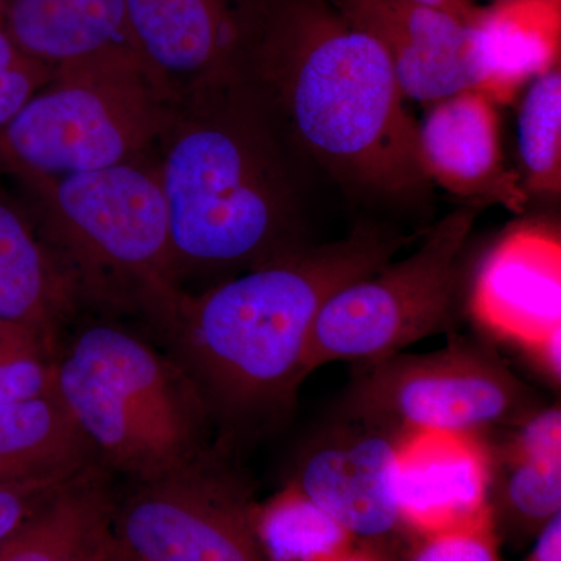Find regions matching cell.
Instances as JSON below:
<instances>
[{
    "instance_id": "1",
    "label": "cell",
    "mask_w": 561,
    "mask_h": 561,
    "mask_svg": "<svg viewBox=\"0 0 561 561\" xmlns=\"http://www.w3.org/2000/svg\"><path fill=\"white\" fill-rule=\"evenodd\" d=\"M243 81L346 186L405 197L431 183L389 57L327 0H245Z\"/></svg>"
},
{
    "instance_id": "2",
    "label": "cell",
    "mask_w": 561,
    "mask_h": 561,
    "mask_svg": "<svg viewBox=\"0 0 561 561\" xmlns=\"http://www.w3.org/2000/svg\"><path fill=\"white\" fill-rule=\"evenodd\" d=\"M408 238L371 228L301 247L201 295L183 294L165 334L213 420L267 419L308 376L313 323L328 300L382 268Z\"/></svg>"
},
{
    "instance_id": "3",
    "label": "cell",
    "mask_w": 561,
    "mask_h": 561,
    "mask_svg": "<svg viewBox=\"0 0 561 561\" xmlns=\"http://www.w3.org/2000/svg\"><path fill=\"white\" fill-rule=\"evenodd\" d=\"M283 128L249 83L197 92L158 142L179 272L253 268L301 249Z\"/></svg>"
},
{
    "instance_id": "4",
    "label": "cell",
    "mask_w": 561,
    "mask_h": 561,
    "mask_svg": "<svg viewBox=\"0 0 561 561\" xmlns=\"http://www.w3.org/2000/svg\"><path fill=\"white\" fill-rule=\"evenodd\" d=\"M55 390L113 472L147 482L208 453L213 416L173 357L116 324L84 328L58 353Z\"/></svg>"
},
{
    "instance_id": "5",
    "label": "cell",
    "mask_w": 561,
    "mask_h": 561,
    "mask_svg": "<svg viewBox=\"0 0 561 561\" xmlns=\"http://www.w3.org/2000/svg\"><path fill=\"white\" fill-rule=\"evenodd\" d=\"M77 291L168 331L183 297L168 205L149 158L25 183Z\"/></svg>"
},
{
    "instance_id": "6",
    "label": "cell",
    "mask_w": 561,
    "mask_h": 561,
    "mask_svg": "<svg viewBox=\"0 0 561 561\" xmlns=\"http://www.w3.org/2000/svg\"><path fill=\"white\" fill-rule=\"evenodd\" d=\"M176 110L135 51L61 66L0 131V173L25 184L146 160Z\"/></svg>"
},
{
    "instance_id": "7",
    "label": "cell",
    "mask_w": 561,
    "mask_h": 561,
    "mask_svg": "<svg viewBox=\"0 0 561 561\" xmlns=\"http://www.w3.org/2000/svg\"><path fill=\"white\" fill-rule=\"evenodd\" d=\"M486 208L467 203L431 228L420 249L335 291L321 309L305 357L306 376L331 362H371L456 323L461 254Z\"/></svg>"
},
{
    "instance_id": "8",
    "label": "cell",
    "mask_w": 561,
    "mask_h": 561,
    "mask_svg": "<svg viewBox=\"0 0 561 561\" xmlns=\"http://www.w3.org/2000/svg\"><path fill=\"white\" fill-rule=\"evenodd\" d=\"M540 409L537 394L491 346L449 335L445 348L362 362L343 416L397 432L474 435L515 426Z\"/></svg>"
},
{
    "instance_id": "9",
    "label": "cell",
    "mask_w": 561,
    "mask_h": 561,
    "mask_svg": "<svg viewBox=\"0 0 561 561\" xmlns=\"http://www.w3.org/2000/svg\"><path fill=\"white\" fill-rule=\"evenodd\" d=\"M256 507L216 448L186 467L135 483L117 501L119 556L136 561H268Z\"/></svg>"
},
{
    "instance_id": "10",
    "label": "cell",
    "mask_w": 561,
    "mask_h": 561,
    "mask_svg": "<svg viewBox=\"0 0 561 561\" xmlns=\"http://www.w3.org/2000/svg\"><path fill=\"white\" fill-rule=\"evenodd\" d=\"M133 46L176 103L243 79V0H125Z\"/></svg>"
},
{
    "instance_id": "11",
    "label": "cell",
    "mask_w": 561,
    "mask_h": 561,
    "mask_svg": "<svg viewBox=\"0 0 561 561\" xmlns=\"http://www.w3.org/2000/svg\"><path fill=\"white\" fill-rule=\"evenodd\" d=\"M397 432L345 419L308 446L297 486L354 538H381L401 524Z\"/></svg>"
},
{
    "instance_id": "12",
    "label": "cell",
    "mask_w": 561,
    "mask_h": 561,
    "mask_svg": "<svg viewBox=\"0 0 561 561\" xmlns=\"http://www.w3.org/2000/svg\"><path fill=\"white\" fill-rule=\"evenodd\" d=\"M351 27L375 39L405 98L432 103L478 90L471 25L415 0H327Z\"/></svg>"
},
{
    "instance_id": "13",
    "label": "cell",
    "mask_w": 561,
    "mask_h": 561,
    "mask_svg": "<svg viewBox=\"0 0 561 561\" xmlns=\"http://www.w3.org/2000/svg\"><path fill=\"white\" fill-rule=\"evenodd\" d=\"M485 330L527 350L561 331V242L540 224L513 228L483 256L470 295Z\"/></svg>"
},
{
    "instance_id": "14",
    "label": "cell",
    "mask_w": 561,
    "mask_h": 561,
    "mask_svg": "<svg viewBox=\"0 0 561 561\" xmlns=\"http://www.w3.org/2000/svg\"><path fill=\"white\" fill-rule=\"evenodd\" d=\"M421 162L427 180L468 203L524 209L522 175L508 171L501 149L496 103L465 90L432 103L419 124Z\"/></svg>"
},
{
    "instance_id": "15",
    "label": "cell",
    "mask_w": 561,
    "mask_h": 561,
    "mask_svg": "<svg viewBox=\"0 0 561 561\" xmlns=\"http://www.w3.org/2000/svg\"><path fill=\"white\" fill-rule=\"evenodd\" d=\"M490 474L489 449L474 435H405L397 478L401 524L424 538L476 522L490 512Z\"/></svg>"
},
{
    "instance_id": "16",
    "label": "cell",
    "mask_w": 561,
    "mask_h": 561,
    "mask_svg": "<svg viewBox=\"0 0 561 561\" xmlns=\"http://www.w3.org/2000/svg\"><path fill=\"white\" fill-rule=\"evenodd\" d=\"M113 472L101 461L47 494L0 545V561H114L117 546Z\"/></svg>"
},
{
    "instance_id": "17",
    "label": "cell",
    "mask_w": 561,
    "mask_h": 561,
    "mask_svg": "<svg viewBox=\"0 0 561 561\" xmlns=\"http://www.w3.org/2000/svg\"><path fill=\"white\" fill-rule=\"evenodd\" d=\"M479 91L507 105L542 73L559 68L561 0H504L470 22Z\"/></svg>"
},
{
    "instance_id": "18",
    "label": "cell",
    "mask_w": 561,
    "mask_h": 561,
    "mask_svg": "<svg viewBox=\"0 0 561 561\" xmlns=\"http://www.w3.org/2000/svg\"><path fill=\"white\" fill-rule=\"evenodd\" d=\"M0 24L24 54L51 69L136 54L125 0H5Z\"/></svg>"
},
{
    "instance_id": "19",
    "label": "cell",
    "mask_w": 561,
    "mask_h": 561,
    "mask_svg": "<svg viewBox=\"0 0 561 561\" xmlns=\"http://www.w3.org/2000/svg\"><path fill=\"white\" fill-rule=\"evenodd\" d=\"M77 295L61 262L0 191V321L27 328L57 348Z\"/></svg>"
},
{
    "instance_id": "20",
    "label": "cell",
    "mask_w": 561,
    "mask_h": 561,
    "mask_svg": "<svg viewBox=\"0 0 561 561\" xmlns=\"http://www.w3.org/2000/svg\"><path fill=\"white\" fill-rule=\"evenodd\" d=\"M95 461L57 390L0 405V486L72 478Z\"/></svg>"
},
{
    "instance_id": "21",
    "label": "cell",
    "mask_w": 561,
    "mask_h": 561,
    "mask_svg": "<svg viewBox=\"0 0 561 561\" xmlns=\"http://www.w3.org/2000/svg\"><path fill=\"white\" fill-rule=\"evenodd\" d=\"M489 508L494 531L515 540L537 538L561 513V454H537L505 443L491 472Z\"/></svg>"
},
{
    "instance_id": "22",
    "label": "cell",
    "mask_w": 561,
    "mask_h": 561,
    "mask_svg": "<svg viewBox=\"0 0 561 561\" xmlns=\"http://www.w3.org/2000/svg\"><path fill=\"white\" fill-rule=\"evenodd\" d=\"M256 530L268 561H335L356 540L294 485L256 512Z\"/></svg>"
},
{
    "instance_id": "23",
    "label": "cell",
    "mask_w": 561,
    "mask_h": 561,
    "mask_svg": "<svg viewBox=\"0 0 561 561\" xmlns=\"http://www.w3.org/2000/svg\"><path fill=\"white\" fill-rule=\"evenodd\" d=\"M518 151L524 191L540 195H560V66L529 83V90L519 108Z\"/></svg>"
},
{
    "instance_id": "24",
    "label": "cell",
    "mask_w": 561,
    "mask_h": 561,
    "mask_svg": "<svg viewBox=\"0 0 561 561\" xmlns=\"http://www.w3.org/2000/svg\"><path fill=\"white\" fill-rule=\"evenodd\" d=\"M57 357L36 332L0 321V405L50 393Z\"/></svg>"
},
{
    "instance_id": "25",
    "label": "cell",
    "mask_w": 561,
    "mask_h": 561,
    "mask_svg": "<svg viewBox=\"0 0 561 561\" xmlns=\"http://www.w3.org/2000/svg\"><path fill=\"white\" fill-rule=\"evenodd\" d=\"M54 72L24 54L0 24V131L49 83Z\"/></svg>"
},
{
    "instance_id": "26",
    "label": "cell",
    "mask_w": 561,
    "mask_h": 561,
    "mask_svg": "<svg viewBox=\"0 0 561 561\" xmlns=\"http://www.w3.org/2000/svg\"><path fill=\"white\" fill-rule=\"evenodd\" d=\"M409 561H501L490 512L467 526L424 537Z\"/></svg>"
},
{
    "instance_id": "27",
    "label": "cell",
    "mask_w": 561,
    "mask_h": 561,
    "mask_svg": "<svg viewBox=\"0 0 561 561\" xmlns=\"http://www.w3.org/2000/svg\"><path fill=\"white\" fill-rule=\"evenodd\" d=\"M68 479H41L0 486V545L46 500L50 491Z\"/></svg>"
},
{
    "instance_id": "28",
    "label": "cell",
    "mask_w": 561,
    "mask_h": 561,
    "mask_svg": "<svg viewBox=\"0 0 561 561\" xmlns=\"http://www.w3.org/2000/svg\"><path fill=\"white\" fill-rule=\"evenodd\" d=\"M524 561H561V513L540 531Z\"/></svg>"
},
{
    "instance_id": "29",
    "label": "cell",
    "mask_w": 561,
    "mask_h": 561,
    "mask_svg": "<svg viewBox=\"0 0 561 561\" xmlns=\"http://www.w3.org/2000/svg\"><path fill=\"white\" fill-rule=\"evenodd\" d=\"M415 2L423 3V5L431 7V9L445 11V13L453 14L457 20L470 24L478 13V7L472 3V0H415Z\"/></svg>"
},
{
    "instance_id": "30",
    "label": "cell",
    "mask_w": 561,
    "mask_h": 561,
    "mask_svg": "<svg viewBox=\"0 0 561 561\" xmlns=\"http://www.w3.org/2000/svg\"><path fill=\"white\" fill-rule=\"evenodd\" d=\"M335 561H382L381 557L376 556L368 551H359V549L353 548L351 551L343 553Z\"/></svg>"
},
{
    "instance_id": "31",
    "label": "cell",
    "mask_w": 561,
    "mask_h": 561,
    "mask_svg": "<svg viewBox=\"0 0 561 561\" xmlns=\"http://www.w3.org/2000/svg\"><path fill=\"white\" fill-rule=\"evenodd\" d=\"M3 7H5V0H0V18H2Z\"/></svg>"
},
{
    "instance_id": "32",
    "label": "cell",
    "mask_w": 561,
    "mask_h": 561,
    "mask_svg": "<svg viewBox=\"0 0 561 561\" xmlns=\"http://www.w3.org/2000/svg\"><path fill=\"white\" fill-rule=\"evenodd\" d=\"M114 561H136V560L125 559V557H121V556H119V557H117V559H116V560H114Z\"/></svg>"
},
{
    "instance_id": "33",
    "label": "cell",
    "mask_w": 561,
    "mask_h": 561,
    "mask_svg": "<svg viewBox=\"0 0 561 561\" xmlns=\"http://www.w3.org/2000/svg\"><path fill=\"white\" fill-rule=\"evenodd\" d=\"M494 2H504V0H494Z\"/></svg>"
}]
</instances>
